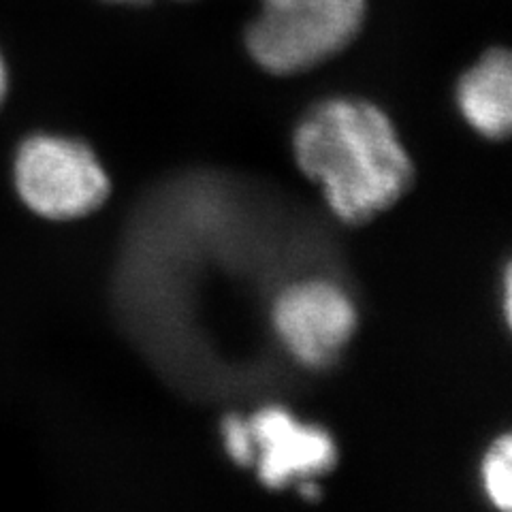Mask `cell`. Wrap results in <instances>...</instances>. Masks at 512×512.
<instances>
[{
  "label": "cell",
  "instance_id": "cell-2",
  "mask_svg": "<svg viewBox=\"0 0 512 512\" xmlns=\"http://www.w3.org/2000/svg\"><path fill=\"white\" fill-rule=\"evenodd\" d=\"M365 0H261L246 30V47L274 75L310 71L359 35Z\"/></svg>",
  "mask_w": 512,
  "mask_h": 512
},
{
  "label": "cell",
  "instance_id": "cell-1",
  "mask_svg": "<svg viewBox=\"0 0 512 512\" xmlns=\"http://www.w3.org/2000/svg\"><path fill=\"white\" fill-rule=\"evenodd\" d=\"M297 167L314 182L329 210L363 224L402 199L412 186V160L384 111L361 99H327L293 133Z\"/></svg>",
  "mask_w": 512,
  "mask_h": 512
},
{
  "label": "cell",
  "instance_id": "cell-4",
  "mask_svg": "<svg viewBox=\"0 0 512 512\" xmlns=\"http://www.w3.org/2000/svg\"><path fill=\"white\" fill-rule=\"evenodd\" d=\"M274 329L291 357L310 370H325L342 357L357 331V308L342 286L301 280L276 297Z\"/></svg>",
  "mask_w": 512,
  "mask_h": 512
},
{
  "label": "cell",
  "instance_id": "cell-6",
  "mask_svg": "<svg viewBox=\"0 0 512 512\" xmlns=\"http://www.w3.org/2000/svg\"><path fill=\"white\" fill-rule=\"evenodd\" d=\"M457 103L478 135L504 139L512 126V62L506 50H491L461 77Z\"/></svg>",
  "mask_w": 512,
  "mask_h": 512
},
{
  "label": "cell",
  "instance_id": "cell-3",
  "mask_svg": "<svg viewBox=\"0 0 512 512\" xmlns=\"http://www.w3.org/2000/svg\"><path fill=\"white\" fill-rule=\"evenodd\" d=\"M15 190L32 214L67 222L107 201L111 182L86 143L60 135H30L13 160Z\"/></svg>",
  "mask_w": 512,
  "mask_h": 512
},
{
  "label": "cell",
  "instance_id": "cell-5",
  "mask_svg": "<svg viewBox=\"0 0 512 512\" xmlns=\"http://www.w3.org/2000/svg\"><path fill=\"white\" fill-rule=\"evenodd\" d=\"M254 440L252 466L269 489H284L329 472L338 461L329 431L301 423L288 410L269 406L248 419Z\"/></svg>",
  "mask_w": 512,
  "mask_h": 512
},
{
  "label": "cell",
  "instance_id": "cell-8",
  "mask_svg": "<svg viewBox=\"0 0 512 512\" xmlns=\"http://www.w3.org/2000/svg\"><path fill=\"white\" fill-rule=\"evenodd\" d=\"M222 440L229 457L239 466H252L254 461V440L248 419L242 416H229L222 423Z\"/></svg>",
  "mask_w": 512,
  "mask_h": 512
},
{
  "label": "cell",
  "instance_id": "cell-7",
  "mask_svg": "<svg viewBox=\"0 0 512 512\" xmlns=\"http://www.w3.org/2000/svg\"><path fill=\"white\" fill-rule=\"evenodd\" d=\"M480 480L489 502L500 508L510 510L512 504V440L502 436L491 444L480 466Z\"/></svg>",
  "mask_w": 512,
  "mask_h": 512
},
{
  "label": "cell",
  "instance_id": "cell-10",
  "mask_svg": "<svg viewBox=\"0 0 512 512\" xmlns=\"http://www.w3.org/2000/svg\"><path fill=\"white\" fill-rule=\"evenodd\" d=\"M510 271H506L504 278V312H506V320H510Z\"/></svg>",
  "mask_w": 512,
  "mask_h": 512
},
{
  "label": "cell",
  "instance_id": "cell-9",
  "mask_svg": "<svg viewBox=\"0 0 512 512\" xmlns=\"http://www.w3.org/2000/svg\"><path fill=\"white\" fill-rule=\"evenodd\" d=\"M7 88H9V75H7V64L3 54H0V107H3V101L7 96Z\"/></svg>",
  "mask_w": 512,
  "mask_h": 512
},
{
  "label": "cell",
  "instance_id": "cell-11",
  "mask_svg": "<svg viewBox=\"0 0 512 512\" xmlns=\"http://www.w3.org/2000/svg\"><path fill=\"white\" fill-rule=\"evenodd\" d=\"M111 3H126V5H141V3H150V0H111Z\"/></svg>",
  "mask_w": 512,
  "mask_h": 512
}]
</instances>
